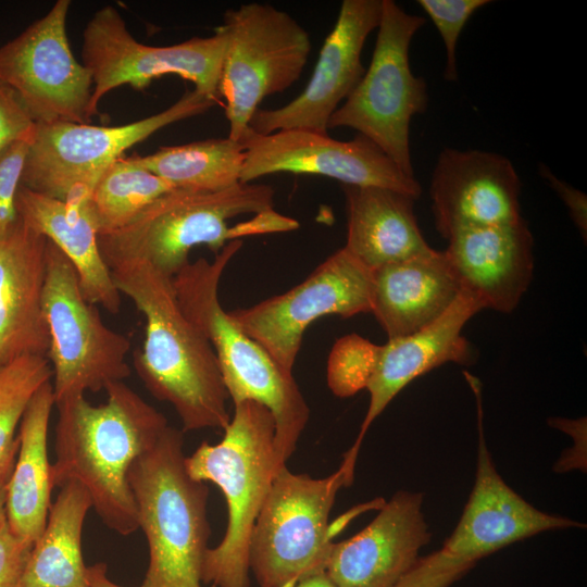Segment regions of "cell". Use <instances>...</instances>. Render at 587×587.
<instances>
[{
	"label": "cell",
	"instance_id": "obj_7",
	"mask_svg": "<svg viewBox=\"0 0 587 587\" xmlns=\"http://www.w3.org/2000/svg\"><path fill=\"white\" fill-rule=\"evenodd\" d=\"M352 482L340 466L324 478L280 466L255 520L249 545V569L260 587H285L325 564L334 536L362 510L329 524L338 490Z\"/></svg>",
	"mask_w": 587,
	"mask_h": 587
},
{
	"label": "cell",
	"instance_id": "obj_5",
	"mask_svg": "<svg viewBox=\"0 0 587 587\" xmlns=\"http://www.w3.org/2000/svg\"><path fill=\"white\" fill-rule=\"evenodd\" d=\"M223 430L220 442L203 441L185 460L188 474L196 480L215 484L227 503L225 535L215 548H208L201 579L212 587H249L250 537L283 465L276 455L272 413L261 403H235Z\"/></svg>",
	"mask_w": 587,
	"mask_h": 587
},
{
	"label": "cell",
	"instance_id": "obj_31",
	"mask_svg": "<svg viewBox=\"0 0 587 587\" xmlns=\"http://www.w3.org/2000/svg\"><path fill=\"white\" fill-rule=\"evenodd\" d=\"M379 345L357 334L338 339L327 363V384L335 396L346 398L366 388Z\"/></svg>",
	"mask_w": 587,
	"mask_h": 587
},
{
	"label": "cell",
	"instance_id": "obj_35",
	"mask_svg": "<svg viewBox=\"0 0 587 587\" xmlns=\"http://www.w3.org/2000/svg\"><path fill=\"white\" fill-rule=\"evenodd\" d=\"M35 126L18 95L0 80V153L12 142L32 136Z\"/></svg>",
	"mask_w": 587,
	"mask_h": 587
},
{
	"label": "cell",
	"instance_id": "obj_40",
	"mask_svg": "<svg viewBox=\"0 0 587 587\" xmlns=\"http://www.w3.org/2000/svg\"><path fill=\"white\" fill-rule=\"evenodd\" d=\"M285 587H337L325 571L316 572Z\"/></svg>",
	"mask_w": 587,
	"mask_h": 587
},
{
	"label": "cell",
	"instance_id": "obj_2",
	"mask_svg": "<svg viewBox=\"0 0 587 587\" xmlns=\"http://www.w3.org/2000/svg\"><path fill=\"white\" fill-rule=\"evenodd\" d=\"M111 275L146 319L133 363L148 391L174 408L184 432L224 429L232 415L216 355L180 309L173 278L145 262L120 264Z\"/></svg>",
	"mask_w": 587,
	"mask_h": 587
},
{
	"label": "cell",
	"instance_id": "obj_15",
	"mask_svg": "<svg viewBox=\"0 0 587 587\" xmlns=\"http://www.w3.org/2000/svg\"><path fill=\"white\" fill-rule=\"evenodd\" d=\"M240 142L245 147L240 183L294 173L321 175L347 186L389 188L415 199L422 192L415 177L401 172L374 142L359 134L341 141L311 129H283L268 135L251 129Z\"/></svg>",
	"mask_w": 587,
	"mask_h": 587
},
{
	"label": "cell",
	"instance_id": "obj_28",
	"mask_svg": "<svg viewBox=\"0 0 587 587\" xmlns=\"http://www.w3.org/2000/svg\"><path fill=\"white\" fill-rule=\"evenodd\" d=\"M129 158L175 188L213 192L240 183L245 147L227 136L161 147L151 154Z\"/></svg>",
	"mask_w": 587,
	"mask_h": 587
},
{
	"label": "cell",
	"instance_id": "obj_24",
	"mask_svg": "<svg viewBox=\"0 0 587 587\" xmlns=\"http://www.w3.org/2000/svg\"><path fill=\"white\" fill-rule=\"evenodd\" d=\"M347 212L345 248L374 271L432 249L415 214V198L389 188L342 185Z\"/></svg>",
	"mask_w": 587,
	"mask_h": 587
},
{
	"label": "cell",
	"instance_id": "obj_39",
	"mask_svg": "<svg viewBox=\"0 0 587 587\" xmlns=\"http://www.w3.org/2000/svg\"><path fill=\"white\" fill-rule=\"evenodd\" d=\"M15 458H12L0 467V523L5 519L7 486L13 471Z\"/></svg>",
	"mask_w": 587,
	"mask_h": 587
},
{
	"label": "cell",
	"instance_id": "obj_27",
	"mask_svg": "<svg viewBox=\"0 0 587 587\" xmlns=\"http://www.w3.org/2000/svg\"><path fill=\"white\" fill-rule=\"evenodd\" d=\"M90 508L88 494L78 484L60 488L45 529L30 550L21 587H90L82 552L83 526Z\"/></svg>",
	"mask_w": 587,
	"mask_h": 587
},
{
	"label": "cell",
	"instance_id": "obj_3",
	"mask_svg": "<svg viewBox=\"0 0 587 587\" xmlns=\"http://www.w3.org/2000/svg\"><path fill=\"white\" fill-rule=\"evenodd\" d=\"M274 189L239 183L207 192L175 188L149 203L124 227L98 235L110 271L123 263L145 262L174 277L189 263L192 248L205 245L217 254L243 236L278 232Z\"/></svg>",
	"mask_w": 587,
	"mask_h": 587
},
{
	"label": "cell",
	"instance_id": "obj_36",
	"mask_svg": "<svg viewBox=\"0 0 587 587\" xmlns=\"http://www.w3.org/2000/svg\"><path fill=\"white\" fill-rule=\"evenodd\" d=\"M32 548L12 534L5 519L0 523V587H21Z\"/></svg>",
	"mask_w": 587,
	"mask_h": 587
},
{
	"label": "cell",
	"instance_id": "obj_37",
	"mask_svg": "<svg viewBox=\"0 0 587 587\" xmlns=\"http://www.w3.org/2000/svg\"><path fill=\"white\" fill-rule=\"evenodd\" d=\"M541 177L547 180L550 187L558 193L563 203L567 207L570 216L580 233L582 238H587V197L580 190L572 187L567 183L555 177L553 173L544 164L539 165Z\"/></svg>",
	"mask_w": 587,
	"mask_h": 587
},
{
	"label": "cell",
	"instance_id": "obj_30",
	"mask_svg": "<svg viewBox=\"0 0 587 587\" xmlns=\"http://www.w3.org/2000/svg\"><path fill=\"white\" fill-rule=\"evenodd\" d=\"M51 379L46 357L24 355L0 367V467L16 457V428L34 395Z\"/></svg>",
	"mask_w": 587,
	"mask_h": 587
},
{
	"label": "cell",
	"instance_id": "obj_8",
	"mask_svg": "<svg viewBox=\"0 0 587 587\" xmlns=\"http://www.w3.org/2000/svg\"><path fill=\"white\" fill-rule=\"evenodd\" d=\"M425 18L382 0L376 42L369 67L327 128L348 127L374 142L405 175L415 177L410 124L427 110L425 80L413 74L409 50Z\"/></svg>",
	"mask_w": 587,
	"mask_h": 587
},
{
	"label": "cell",
	"instance_id": "obj_10",
	"mask_svg": "<svg viewBox=\"0 0 587 587\" xmlns=\"http://www.w3.org/2000/svg\"><path fill=\"white\" fill-rule=\"evenodd\" d=\"M226 47L218 95L225 99L228 137L241 141L264 98L301 76L312 49L307 30L271 4L245 3L224 13Z\"/></svg>",
	"mask_w": 587,
	"mask_h": 587
},
{
	"label": "cell",
	"instance_id": "obj_12",
	"mask_svg": "<svg viewBox=\"0 0 587 587\" xmlns=\"http://www.w3.org/2000/svg\"><path fill=\"white\" fill-rule=\"evenodd\" d=\"M226 38L218 26L212 36L193 37L171 46L139 42L121 13L104 5L91 16L83 32L82 59L92 82L91 105L98 113L101 99L113 89L128 85L137 90L152 80L177 75L195 89L220 102L218 84Z\"/></svg>",
	"mask_w": 587,
	"mask_h": 587
},
{
	"label": "cell",
	"instance_id": "obj_17",
	"mask_svg": "<svg viewBox=\"0 0 587 587\" xmlns=\"http://www.w3.org/2000/svg\"><path fill=\"white\" fill-rule=\"evenodd\" d=\"M464 375L475 395L477 410L476 476L459 523L441 549L476 563L542 532L585 527L575 520L536 509L504 483L494 465L484 436L480 383L466 372Z\"/></svg>",
	"mask_w": 587,
	"mask_h": 587
},
{
	"label": "cell",
	"instance_id": "obj_21",
	"mask_svg": "<svg viewBox=\"0 0 587 587\" xmlns=\"http://www.w3.org/2000/svg\"><path fill=\"white\" fill-rule=\"evenodd\" d=\"M447 240L444 252L461 290L483 310L513 312L533 278L534 239L526 221L466 227Z\"/></svg>",
	"mask_w": 587,
	"mask_h": 587
},
{
	"label": "cell",
	"instance_id": "obj_13",
	"mask_svg": "<svg viewBox=\"0 0 587 587\" xmlns=\"http://www.w3.org/2000/svg\"><path fill=\"white\" fill-rule=\"evenodd\" d=\"M372 286L373 271L344 247L291 289L228 313L283 370L294 374L309 325L329 314L350 317L371 312Z\"/></svg>",
	"mask_w": 587,
	"mask_h": 587
},
{
	"label": "cell",
	"instance_id": "obj_16",
	"mask_svg": "<svg viewBox=\"0 0 587 587\" xmlns=\"http://www.w3.org/2000/svg\"><path fill=\"white\" fill-rule=\"evenodd\" d=\"M380 13L382 0H344L305 88L280 108L259 109L250 128L260 135L294 128L328 133L330 116L365 72L362 50L377 28Z\"/></svg>",
	"mask_w": 587,
	"mask_h": 587
},
{
	"label": "cell",
	"instance_id": "obj_6",
	"mask_svg": "<svg viewBox=\"0 0 587 587\" xmlns=\"http://www.w3.org/2000/svg\"><path fill=\"white\" fill-rule=\"evenodd\" d=\"M183 432L167 426L128 473L138 527L149 547L141 587H202L211 529L209 488L186 470Z\"/></svg>",
	"mask_w": 587,
	"mask_h": 587
},
{
	"label": "cell",
	"instance_id": "obj_22",
	"mask_svg": "<svg viewBox=\"0 0 587 587\" xmlns=\"http://www.w3.org/2000/svg\"><path fill=\"white\" fill-rule=\"evenodd\" d=\"M48 239L22 222L0 238V367L24 355L46 357L42 311Z\"/></svg>",
	"mask_w": 587,
	"mask_h": 587
},
{
	"label": "cell",
	"instance_id": "obj_14",
	"mask_svg": "<svg viewBox=\"0 0 587 587\" xmlns=\"http://www.w3.org/2000/svg\"><path fill=\"white\" fill-rule=\"evenodd\" d=\"M70 0H58L39 20L0 47V80L21 98L36 123L88 124L96 114L89 70L72 53Z\"/></svg>",
	"mask_w": 587,
	"mask_h": 587
},
{
	"label": "cell",
	"instance_id": "obj_26",
	"mask_svg": "<svg viewBox=\"0 0 587 587\" xmlns=\"http://www.w3.org/2000/svg\"><path fill=\"white\" fill-rule=\"evenodd\" d=\"M52 383L30 400L20 423L18 449L7 486L5 520L13 535L34 542L45 529L51 507V463L47 438L52 407Z\"/></svg>",
	"mask_w": 587,
	"mask_h": 587
},
{
	"label": "cell",
	"instance_id": "obj_33",
	"mask_svg": "<svg viewBox=\"0 0 587 587\" xmlns=\"http://www.w3.org/2000/svg\"><path fill=\"white\" fill-rule=\"evenodd\" d=\"M32 138L33 135L16 140L0 153V238L8 236L20 223L16 195Z\"/></svg>",
	"mask_w": 587,
	"mask_h": 587
},
{
	"label": "cell",
	"instance_id": "obj_23",
	"mask_svg": "<svg viewBox=\"0 0 587 587\" xmlns=\"http://www.w3.org/2000/svg\"><path fill=\"white\" fill-rule=\"evenodd\" d=\"M460 291L445 252L432 248L373 271L371 313L388 339L404 337L435 322Z\"/></svg>",
	"mask_w": 587,
	"mask_h": 587
},
{
	"label": "cell",
	"instance_id": "obj_1",
	"mask_svg": "<svg viewBox=\"0 0 587 587\" xmlns=\"http://www.w3.org/2000/svg\"><path fill=\"white\" fill-rule=\"evenodd\" d=\"M107 401L93 405L85 396L55 404V461L52 486L83 487L102 522L120 535L139 529L128 480L135 461L152 448L167 420L124 382L104 388Z\"/></svg>",
	"mask_w": 587,
	"mask_h": 587
},
{
	"label": "cell",
	"instance_id": "obj_32",
	"mask_svg": "<svg viewBox=\"0 0 587 587\" xmlns=\"http://www.w3.org/2000/svg\"><path fill=\"white\" fill-rule=\"evenodd\" d=\"M489 0H419V5L429 16L436 26L446 49V65L444 78L447 82L458 80L457 42L470 20L480 8L490 3Z\"/></svg>",
	"mask_w": 587,
	"mask_h": 587
},
{
	"label": "cell",
	"instance_id": "obj_19",
	"mask_svg": "<svg viewBox=\"0 0 587 587\" xmlns=\"http://www.w3.org/2000/svg\"><path fill=\"white\" fill-rule=\"evenodd\" d=\"M423 494L397 491L361 532L333 542L325 573L337 587H395L420 559L432 534Z\"/></svg>",
	"mask_w": 587,
	"mask_h": 587
},
{
	"label": "cell",
	"instance_id": "obj_20",
	"mask_svg": "<svg viewBox=\"0 0 587 587\" xmlns=\"http://www.w3.org/2000/svg\"><path fill=\"white\" fill-rule=\"evenodd\" d=\"M483 308L461 290L452 304L435 322L404 337L379 346L377 361L366 388L370 403L353 446L342 465L354 471L362 440L377 416L412 380L446 363L467 365L473 361L470 342L462 335L466 322Z\"/></svg>",
	"mask_w": 587,
	"mask_h": 587
},
{
	"label": "cell",
	"instance_id": "obj_34",
	"mask_svg": "<svg viewBox=\"0 0 587 587\" xmlns=\"http://www.w3.org/2000/svg\"><path fill=\"white\" fill-rule=\"evenodd\" d=\"M475 564L439 549L420 558L395 587H449L470 572Z\"/></svg>",
	"mask_w": 587,
	"mask_h": 587
},
{
	"label": "cell",
	"instance_id": "obj_25",
	"mask_svg": "<svg viewBox=\"0 0 587 587\" xmlns=\"http://www.w3.org/2000/svg\"><path fill=\"white\" fill-rule=\"evenodd\" d=\"M16 209L24 224L53 242L72 262L85 299L112 314L121 309V292L98 247V234L87 202L72 205L21 185Z\"/></svg>",
	"mask_w": 587,
	"mask_h": 587
},
{
	"label": "cell",
	"instance_id": "obj_9",
	"mask_svg": "<svg viewBox=\"0 0 587 587\" xmlns=\"http://www.w3.org/2000/svg\"><path fill=\"white\" fill-rule=\"evenodd\" d=\"M216 103L193 89L167 109L124 125L36 123L22 185L72 205L85 204L103 172L124 151L167 125L202 114Z\"/></svg>",
	"mask_w": 587,
	"mask_h": 587
},
{
	"label": "cell",
	"instance_id": "obj_29",
	"mask_svg": "<svg viewBox=\"0 0 587 587\" xmlns=\"http://www.w3.org/2000/svg\"><path fill=\"white\" fill-rule=\"evenodd\" d=\"M173 189L129 157H120L103 172L87 201L97 234L124 227L149 203Z\"/></svg>",
	"mask_w": 587,
	"mask_h": 587
},
{
	"label": "cell",
	"instance_id": "obj_38",
	"mask_svg": "<svg viewBox=\"0 0 587 587\" xmlns=\"http://www.w3.org/2000/svg\"><path fill=\"white\" fill-rule=\"evenodd\" d=\"M108 567L104 563H96L87 566V578L90 587H123L113 583L107 575ZM141 587V586H140Z\"/></svg>",
	"mask_w": 587,
	"mask_h": 587
},
{
	"label": "cell",
	"instance_id": "obj_4",
	"mask_svg": "<svg viewBox=\"0 0 587 587\" xmlns=\"http://www.w3.org/2000/svg\"><path fill=\"white\" fill-rule=\"evenodd\" d=\"M241 247L242 240L235 239L213 261L189 262L173 277V284L184 314L211 344L233 403L252 400L272 413L276 455L285 465L308 424L310 408L294 374L283 370L221 305V277Z\"/></svg>",
	"mask_w": 587,
	"mask_h": 587
},
{
	"label": "cell",
	"instance_id": "obj_11",
	"mask_svg": "<svg viewBox=\"0 0 587 587\" xmlns=\"http://www.w3.org/2000/svg\"><path fill=\"white\" fill-rule=\"evenodd\" d=\"M42 311L49 328L47 360L54 403L97 392L130 375L128 338L109 328L82 291L76 268L50 240Z\"/></svg>",
	"mask_w": 587,
	"mask_h": 587
},
{
	"label": "cell",
	"instance_id": "obj_18",
	"mask_svg": "<svg viewBox=\"0 0 587 587\" xmlns=\"http://www.w3.org/2000/svg\"><path fill=\"white\" fill-rule=\"evenodd\" d=\"M429 195L436 229L445 239L462 228L523 218L520 177L512 162L496 152L444 149Z\"/></svg>",
	"mask_w": 587,
	"mask_h": 587
}]
</instances>
